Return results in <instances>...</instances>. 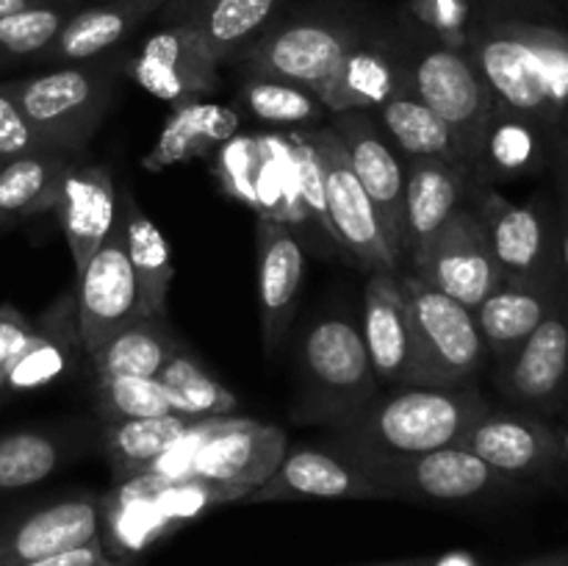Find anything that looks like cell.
Returning a JSON list of instances; mask_svg holds the SVG:
<instances>
[{
  "instance_id": "1",
  "label": "cell",
  "mask_w": 568,
  "mask_h": 566,
  "mask_svg": "<svg viewBox=\"0 0 568 566\" xmlns=\"http://www.w3.org/2000/svg\"><path fill=\"white\" fill-rule=\"evenodd\" d=\"M466 53L494 103L568 137V28L530 17H491L471 28Z\"/></svg>"
},
{
  "instance_id": "2",
  "label": "cell",
  "mask_w": 568,
  "mask_h": 566,
  "mask_svg": "<svg viewBox=\"0 0 568 566\" xmlns=\"http://www.w3.org/2000/svg\"><path fill=\"white\" fill-rule=\"evenodd\" d=\"M486 400L466 386H394L372 394L355 414L336 422V453L353 464H381L449 447L486 411Z\"/></svg>"
},
{
  "instance_id": "3",
  "label": "cell",
  "mask_w": 568,
  "mask_h": 566,
  "mask_svg": "<svg viewBox=\"0 0 568 566\" xmlns=\"http://www.w3.org/2000/svg\"><path fill=\"white\" fill-rule=\"evenodd\" d=\"M164 455L148 475L186 483L209 503L244 499L261 486L286 455V433L264 422L220 416L203 420Z\"/></svg>"
},
{
  "instance_id": "4",
  "label": "cell",
  "mask_w": 568,
  "mask_h": 566,
  "mask_svg": "<svg viewBox=\"0 0 568 566\" xmlns=\"http://www.w3.org/2000/svg\"><path fill=\"white\" fill-rule=\"evenodd\" d=\"M114 70L103 61L50 67L28 78L3 81L26 114L42 150L75 155L98 131L114 92Z\"/></svg>"
},
{
  "instance_id": "5",
  "label": "cell",
  "mask_w": 568,
  "mask_h": 566,
  "mask_svg": "<svg viewBox=\"0 0 568 566\" xmlns=\"http://www.w3.org/2000/svg\"><path fill=\"white\" fill-rule=\"evenodd\" d=\"M377 394L364 333L344 314H325L300 347L297 420L342 422Z\"/></svg>"
},
{
  "instance_id": "6",
  "label": "cell",
  "mask_w": 568,
  "mask_h": 566,
  "mask_svg": "<svg viewBox=\"0 0 568 566\" xmlns=\"http://www.w3.org/2000/svg\"><path fill=\"white\" fill-rule=\"evenodd\" d=\"M405 81L449 128L460 161L477 181L483 133L497 103L471 55L464 48L430 44L405 64Z\"/></svg>"
},
{
  "instance_id": "7",
  "label": "cell",
  "mask_w": 568,
  "mask_h": 566,
  "mask_svg": "<svg viewBox=\"0 0 568 566\" xmlns=\"http://www.w3.org/2000/svg\"><path fill=\"white\" fill-rule=\"evenodd\" d=\"M425 386H466L486 361L488 350L475 311L447 297L410 272L399 275Z\"/></svg>"
},
{
  "instance_id": "8",
  "label": "cell",
  "mask_w": 568,
  "mask_h": 566,
  "mask_svg": "<svg viewBox=\"0 0 568 566\" xmlns=\"http://www.w3.org/2000/svg\"><path fill=\"white\" fill-rule=\"evenodd\" d=\"M355 466L381 488L386 499H408L419 505L471 503L510 483L460 444L410 455V458Z\"/></svg>"
},
{
  "instance_id": "9",
  "label": "cell",
  "mask_w": 568,
  "mask_h": 566,
  "mask_svg": "<svg viewBox=\"0 0 568 566\" xmlns=\"http://www.w3.org/2000/svg\"><path fill=\"white\" fill-rule=\"evenodd\" d=\"M408 259L419 281L471 311L503 281L486 225L475 205L455 211Z\"/></svg>"
},
{
  "instance_id": "10",
  "label": "cell",
  "mask_w": 568,
  "mask_h": 566,
  "mask_svg": "<svg viewBox=\"0 0 568 566\" xmlns=\"http://www.w3.org/2000/svg\"><path fill=\"white\" fill-rule=\"evenodd\" d=\"M305 137L311 139L322 161L327 225H331L333 242L366 272H397L399 261L388 247L369 194L364 192L349 166L347 150L338 133L333 128H316V131H305Z\"/></svg>"
},
{
  "instance_id": "11",
  "label": "cell",
  "mask_w": 568,
  "mask_h": 566,
  "mask_svg": "<svg viewBox=\"0 0 568 566\" xmlns=\"http://www.w3.org/2000/svg\"><path fill=\"white\" fill-rule=\"evenodd\" d=\"M361 39L364 37L355 28L342 22L303 20L266 31L242 55L253 75L294 83L322 98L344 55Z\"/></svg>"
},
{
  "instance_id": "12",
  "label": "cell",
  "mask_w": 568,
  "mask_h": 566,
  "mask_svg": "<svg viewBox=\"0 0 568 566\" xmlns=\"http://www.w3.org/2000/svg\"><path fill=\"white\" fill-rule=\"evenodd\" d=\"M105 499L67 494L0 514V566H20L103 538Z\"/></svg>"
},
{
  "instance_id": "13",
  "label": "cell",
  "mask_w": 568,
  "mask_h": 566,
  "mask_svg": "<svg viewBox=\"0 0 568 566\" xmlns=\"http://www.w3.org/2000/svg\"><path fill=\"white\" fill-rule=\"evenodd\" d=\"M475 209L480 211L503 277L560 275L552 203L532 200L527 205H516L494 189H480Z\"/></svg>"
},
{
  "instance_id": "14",
  "label": "cell",
  "mask_w": 568,
  "mask_h": 566,
  "mask_svg": "<svg viewBox=\"0 0 568 566\" xmlns=\"http://www.w3.org/2000/svg\"><path fill=\"white\" fill-rule=\"evenodd\" d=\"M78 325L87 353H94L122 325L139 316L136 277L125 250L120 214L92 259L78 272Z\"/></svg>"
},
{
  "instance_id": "15",
  "label": "cell",
  "mask_w": 568,
  "mask_h": 566,
  "mask_svg": "<svg viewBox=\"0 0 568 566\" xmlns=\"http://www.w3.org/2000/svg\"><path fill=\"white\" fill-rule=\"evenodd\" d=\"M333 131L347 150L355 178L369 194L394 259H405V166L386 142L369 111L333 114Z\"/></svg>"
},
{
  "instance_id": "16",
  "label": "cell",
  "mask_w": 568,
  "mask_h": 566,
  "mask_svg": "<svg viewBox=\"0 0 568 566\" xmlns=\"http://www.w3.org/2000/svg\"><path fill=\"white\" fill-rule=\"evenodd\" d=\"M497 386L510 403L536 414H552L568 400V294L525 344L497 364Z\"/></svg>"
},
{
  "instance_id": "17",
  "label": "cell",
  "mask_w": 568,
  "mask_h": 566,
  "mask_svg": "<svg viewBox=\"0 0 568 566\" xmlns=\"http://www.w3.org/2000/svg\"><path fill=\"white\" fill-rule=\"evenodd\" d=\"M458 444L508 481L547 475L566 458V442L555 427L514 411L486 408Z\"/></svg>"
},
{
  "instance_id": "18",
  "label": "cell",
  "mask_w": 568,
  "mask_h": 566,
  "mask_svg": "<svg viewBox=\"0 0 568 566\" xmlns=\"http://www.w3.org/2000/svg\"><path fill=\"white\" fill-rule=\"evenodd\" d=\"M361 333L377 383L425 386L419 347L397 272H369L364 286Z\"/></svg>"
},
{
  "instance_id": "19",
  "label": "cell",
  "mask_w": 568,
  "mask_h": 566,
  "mask_svg": "<svg viewBox=\"0 0 568 566\" xmlns=\"http://www.w3.org/2000/svg\"><path fill=\"white\" fill-rule=\"evenodd\" d=\"M128 75L159 100L172 105L192 103L216 89V61L189 22L155 31L128 61Z\"/></svg>"
},
{
  "instance_id": "20",
  "label": "cell",
  "mask_w": 568,
  "mask_h": 566,
  "mask_svg": "<svg viewBox=\"0 0 568 566\" xmlns=\"http://www.w3.org/2000/svg\"><path fill=\"white\" fill-rule=\"evenodd\" d=\"M247 503H303V499H386L381 488L336 449L297 447L250 492Z\"/></svg>"
},
{
  "instance_id": "21",
  "label": "cell",
  "mask_w": 568,
  "mask_h": 566,
  "mask_svg": "<svg viewBox=\"0 0 568 566\" xmlns=\"http://www.w3.org/2000/svg\"><path fill=\"white\" fill-rule=\"evenodd\" d=\"M566 294L560 275L552 277H503L491 294L475 309L488 355L497 364L508 361L530 333L547 320Z\"/></svg>"
},
{
  "instance_id": "22",
  "label": "cell",
  "mask_w": 568,
  "mask_h": 566,
  "mask_svg": "<svg viewBox=\"0 0 568 566\" xmlns=\"http://www.w3.org/2000/svg\"><path fill=\"white\" fill-rule=\"evenodd\" d=\"M255 236H258L261 327H264V347L272 355L297 311L305 255L297 236L283 220L258 216Z\"/></svg>"
},
{
  "instance_id": "23",
  "label": "cell",
  "mask_w": 568,
  "mask_h": 566,
  "mask_svg": "<svg viewBox=\"0 0 568 566\" xmlns=\"http://www.w3.org/2000/svg\"><path fill=\"white\" fill-rule=\"evenodd\" d=\"M164 3L166 0H98V3L75 9L59 37L33 64L64 67L100 61Z\"/></svg>"
},
{
  "instance_id": "24",
  "label": "cell",
  "mask_w": 568,
  "mask_h": 566,
  "mask_svg": "<svg viewBox=\"0 0 568 566\" xmlns=\"http://www.w3.org/2000/svg\"><path fill=\"white\" fill-rule=\"evenodd\" d=\"M83 350L81 325H78V305L72 294L55 300L42 311L37 322H31L22 347L11 361L6 377L3 397L37 392L67 375L72 358Z\"/></svg>"
},
{
  "instance_id": "25",
  "label": "cell",
  "mask_w": 568,
  "mask_h": 566,
  "mask_svg": "<svg viewBox=\"0 0 568 566\" xmlns=\"http://www.w3.org/2000/svg\"><path fill=\"white\" fill-rule=\"evenodd\" d=\"M55 211L78 275L116 222V186L109 166L78 164L72 159Z\"/></svg>"
},
{
  "instance_id": "26",
  "label": "cell",
  "mask_w": 568,
  "mask_h": 566,
  "mask_svg": "<svg viewBox=\"0 0 568 566\" xmlns=\"http://www.w3.org/2000/svg\"><path fill=\"white\" fill-rule=\"evenodd\" d=\"M466 166L444 159H410L405 166V255L425 244L469 198Z\"/></svg>"
},
{
  "instance_id": "27",
  "label": "cell",
  "mask_w": 568,
  "mask_h": 566,
  "mask_svg": "<svg viewBox=\"0 0 568 566\" xmlns=\"http://www.w3.org/2000/svg\"><path fill=\"white\" fill-rule=\"evenodd\" d=\"M116 214H120L125 250L136 277L139 316H166V294H170L175 266L170 247L155 222L139 209L131 189L116 192Z\"/></svg>"
},
{
  "instance_id": "28",
  "label": "cell",
  "mask_w": 568,
  "mask_h": 566,
  "mask_svg": "<svg viewBox=\"0 0 568 566\" xmlns=\"http://www.w3.org/2000/svg\"><path fill=\"white\" fill-rule=\"evenodd\" d=\"M405 87V64H397L381 44L361 39L322 92V105L331 114L344 111H377Z\"/></svg>"
},
{
  "instance_id": "29",
  "label": "cell",
  "mask_w": 568,
  "mask_h": 566,
  "mask_svg": "<svg viewBox=\"0 0 568 566\" xmlns=\"http://www.w3.org/2000/svg\"><path fill=\"white\" fill-rule=\"evenodd\" d=\"M555 137L527 117L494 105L480 144L477 183L532 175L549 161Z\"/></svg>"
},
{
  "instance_id": "30",
  "label": "cell",
  "mask_w": 568,
  "mask_h": 566,
  "mask_svg": "<svg viewBox=\"0 0 568 566\" xmlns=\"http://www.w3.org/2000/svg\"><path fill=\"white\" fill-rule=\"evenodd\" d=\"M281 170L283 161L272 150V142L233 137L222 144L220 175L233 198L247 200L258 209L261 216L286 222V205H292V214L300 209L297 200L286 189H281Z\"/></svg>"
},
{
  "instance_id": "31",
  "label": "cell",
  "mask_w": 568,
  "mask_h": 566,
  "mask_svg": "<svg viewBox=\"0 0 568 566\" xmlns=\"http://www.w3.org/2000/svg\"><path fill=\"white\" fill-rule=\"evenodd\" d=\"M236 125L239 117L225 105L200 103V100L175 105L161 128L159 142L144 155V170L161 172L194 155L211 153L236 137Z\"/></svg>"
},
{
  "instance_id": "32",
  "label": "cell",
  "mask_w": 568,
  "mask_h": 566,
  "mask_svg": "<svg viewBox=\"0 0 568 566\" xmlns=\"http://www.w3.org/2000/svg\"><path fill=\"white\" fill-rule=\"evenodd\" d=\"M197 422L186 416H144V420L103 422L100 442L116 481L148 475Z\"/></svg>"
},
{
  "instance_id": "33",
  "label": "cell",
  "mask_w": 568,
  "mask_h": 566,
  "mask_svg": "<svg viewBox=\"0 0 568 566\" xmlns=\"http://www.w3.org/2000/svg\"><path fill=\"white\" fill-rule=\"evenodd\" d=\"M75 155L37 150L0 164V228L55 211L61 181Z\"/></svg>"
},
{
  "instance_id": "34",
  "label": "cell",
  "mask_w": 568,
  "mask_h": 566,
  "mask_svg": "<svg viewBox=\"0 0 568 566\" xmlns=\"http://www.w3.org/2000/svg\"><path fill=\"white\" fill-rule=\"evenodd\" d=\"M178 353L164 316H136L89 353L98 377H159Z\"/></svg>"
},
{
  "instance_id": "35",
  "label": "cell",
  "mask_w": 568,
  "mask_h": 566,
  "mask_svg": "<svg viewBox=\"0 0 568 566\" xmlns=\"http://www.w3.org/2000/svg\"><path fill=\"white\" fill-rule=\"evenodd\" d=\"M283 0H203L192 20H183L200 33L211 59H233L244 53L277 14Z\"/></svg>"
},
{
  "instance_id": "36",
  "label": "cell",
  "mask_w": 568,
  "mask_h": 566,
  "mask_svg": "<svg viewBox=\"0 0 568 566\" xmlns=\"http://www.w3.org/2000/svg\"><path fill=\"white\" fill-rule=\"evenodd\" d=\"M377 114H381L383 131L397 142V148L408 159H444L464 166L449 128L438 120L430 105H425L410 92L408 81L377 109Z\"/></svg>"
},
{
  "instance_id": "37",
  "label": "cell",
  "mask_w": 568,
  "mask_h": 566,
  "mask_svg": "<svg viewBox=\"0 0 568 566\" xmlns=\"http://www.w3.org/2000/svg\"><path fill=\"white\" fill-rule=\"evenodd\" d=\"M70 458L67 438L48 431H14L0 436V494L39 486Z\"/></svg>"
},
{
  "instance_id": "38",
  "label": "cell",
  "mask_w": 568,
  "mask_h": 566,
  "mask_svg": "<svg viewBox=\"0 0 568 566\" xmlns=\"http://www.w3.org/2000/svg\"><path fill=\"white\" fill-rule=\"evenodd\" d=\"M159 381L164 383L170 394L172 411L178 416H186L192 422L220 420L231 416L236 411V397L231 388L222 386L216 377H211L192 355L178 350L170 358V364L161 370Z\"/></svg>"
},
{
  "instance_id": "39",
  "label": "cell",
  "mask_w": 568,
  "mask_h": 566,
  "mask_svg": "<svg viewBox=\"0 0 568 566\" xmlns=\"http://www.w3.org/2000/svg\"><path fill=\"white\" fill-rule=\"evenodd\" d=\"M72 11H75L72 3H33L3 17L0 20V64L37 61L59 37Z\"/></svg>"
},
{
  "instance_id": "40",
  "label": "cell",
  "mask_w": 568,
  "mask_h": 566,
  "mask_svg": "<svg viewBox=\"0 0 568 566\" xmlns=\"http://www.w3.org/2000/svg\"><path fill=\"white\" fill-rule=\"evenodd\" d=\"M94 405L100 422L144 420V416L175 414L159 377H98Z\"/></svg>"
},
{
  "instance_id": "41",
  "label": "cell",
  "mask_w": 568,
  "mask_h": 566,
  "mask_svg": "<svg viewBox=\"0 0 568 566\" xmlns=\"http://www.w3.org/2000/svg\"><path fill=\"white\" fill-rule=\"evenodd\" d=\"M244 105L270 125H311L325 111L314 92L275 78L253 75L244 83Z\"/></svg>"
},
{
  "instance_id": "42",
  "label": "cell",
  "mask_w": 568,
  "mask_h": 566,
  "mask_svg": "<svg viewBox=\"0 0 568 566\" xmlns=\"http://www.w3.org/2000/svg\"><path fill=\"white\" fill-rule=\"evenodd\" d=\"M410 11L416 20L425 22L427 28L442 37L438 44H449V48H466L469 39V0H410Z\"/></svg>"
},
{
  "instance_id": "43",
  "label": "cell",
  "mask_w": 568,
  "mask_h": 566,
  "mask_svg": "<svg viewBox=\"0 0 568 566\" xmlns=\"http://www.w3.org/2000/svg\"><path fill=\"white\" fill-rule=\"evenodd\" d=\"M37 150H42L37 133L28 125L17 100L11 98L9 89L0 81V164L20 159V155L37 153Z\"/></svg>"
},
{
  "instance_id": "44",
  "label": "cell",
  "mask_w": 568,
  "mask_h": 566,
  "mask_svg": "<svg viewBox=\"0 0 568 566\" xmlns=\"http://www.w3.org/2000/svg\"><path fill=\"white\" fill-rule=\"evenodd\" d=\"M555 172H558V205H555V239H558L560 281L568 294V137L555 139Z\"/></svg>"
},
{
  "instance_id": "45",
  "label": "cell",
  "mask_w": 568,
  "mask_h": 566,
  "mask_svg": "<svg viewBox=\"0 0 568 566\" xmlns=\"http://www.w3.org/2000/svg\"><path fill=\"white\" fill-rule=\"evenodd\" d=\"M28 327H31V320L17 305H0V400H3V386L6 377H9L11 361H14L22 342H26Z\"/></svg>"
},
{
  "instance_id": "46",
  "label": "cell",
  "mask_w": 568,
  "mask_h": 566,
  "mask_svg": "<svg viewBox=\"0 0 568 566\" xmlns=\"http://www.w3.org/2000/svg\"><path fill=\"white\" fill-rule=\"evenodd\" d=\"M20 566H120L105 549L103 538H94V542L81 544V547L64 549V553L44 555V558L28 560Z\"/></svg>"
},
{
  "instance_id": "47",
  "label": "cell",
  "mask_w": 568,
  "mask_h": 566,
  "mask_svg": "<svg viewBox=\"0 0 568 566\" xmlns=\"http://www.w3.org/2000/svg\"><path fill=\"white\" fill-rule=\"evenodd\" d=\"M433 566H480V564L466 553H449L444 555V558H433Z\"/></svg>"
},
{
  "instance_id": "48",
  "label": "cell",
  "mask_w": 568,
  "mask_h": 566,
  "mask_svg": "<svg viewBox=\"0 0 568 566\" xmlns=\"http://www.w3.org/2000/svg\"><path fill=\"white\" fill-rule=\"evenodd\" d=\"M519 566H568V553H552V555H544V558L527 560V564H519Z\"/></svg>"
},
{
  "instance_id": "49",
  "label": "cell",
  "mask_w": 568,
  "mask_h": 566,
  "mask_svg": "<svg viewBox=\"0 0 568 566\" xmlns=\"http://www.w3.org/2000/svg\"><path fill=\"white\" fill-rule=\"evenodd\" d=\"M39 3V0H0V20L9 14H14V11H22L28 9V6Z\"/></svg>"
},
{
  "instance_id": "50",
  "label": "cell",
  "mask_w": 568,
  "mask_h": 566,
  "mask_svg": "<svg viewBox=\"0 0 568 566\" xmlns=\"http://www.w3.org/2000/svg\"><path fill=\"white\" fill-rule=\"evenodd\" d=\"M372 566H433V560L419 558V560H397V564H372Z\"/></svg>"
},
{
  "instance_id": "51",
  "label": "cell",
  "mask_w": 568,
  "mask_h": 566,
  "mask_svg": "<svg viewBox=\"0 0 568 566\" xmlns=\"http://www.w3.org/2000/svg\"><path fill=\"white\" fill-rule=\"evenodd\" d=\"M39 3H72L75 6V0H39Z\"/></svg>"
}]
</instances>
